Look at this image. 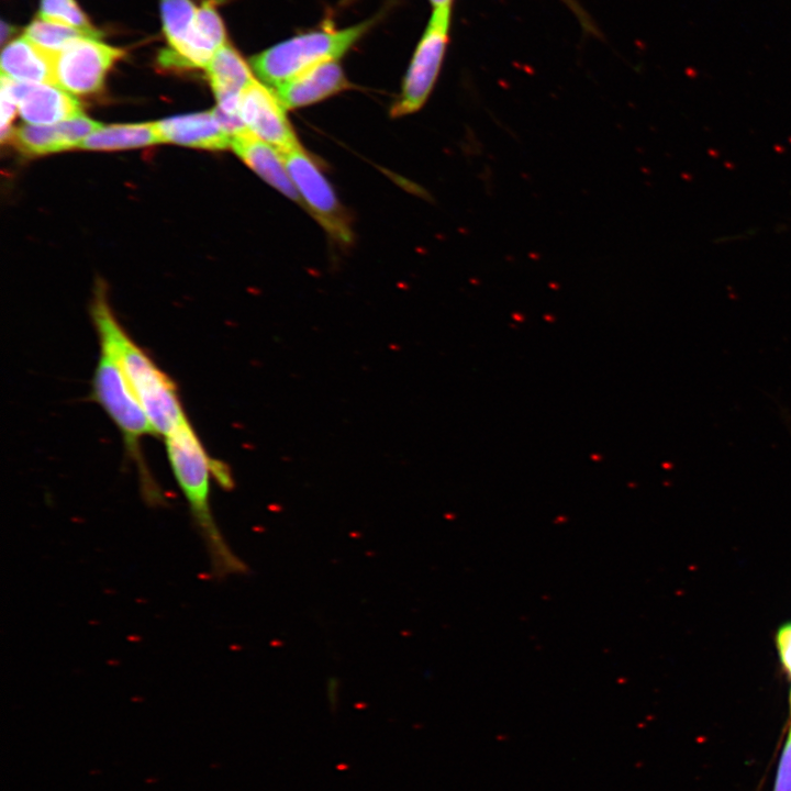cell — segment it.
<instances>
[{"mask_svg": "<svg viewBox=\"0 0 791 791\" xmlns=\"http://www.w3.org/2000/svg\"><path fill=\"white\" fill-rule=\"evenodd\" d=\"M90 315L99 339L107 342L115 353L156 434L165 437L187 421L176 383L124 330L100 285L94 292Z\"/></svg>", "mask_w": 791, "mask_h": 791, "instance_id": "1", "label": "cell"}, {"mask_svg": "<svg viewBox=\"0 0 791 791\" xmlns=\"http://www.w3.org/2000/svg\"><path fill=\"white\" fill-rule=\"evenodd\" d=\"M168 461L181 489L194 522L210 555L216 575L238 571L242 564L223 541L211 514L209 504L210 477L230 487L232 481L222 466L212 464L189 420L165 436Z\"/></svg>", "mask_w": 791, "mask_h": 791, "instance_id": "2", "label": "cell"}, {"mask_svg": "<svg viewBox=\"0 0 791 791\" xmlns=\"http://www.w3.org/2000/svg\"><path fill=\"white\" fill-rule=\"evenodd\" d=\"M100 353L91 381V399L109 415L121 432L125 448L137 461L142 493L149 504L164 502L161 492L147 472L140 441L157 435L135 396L122 366L110 345L99 339Z\"/></svg>", "mask_w": 791, "mask_h": 791, "instance_id": "3", "label": "cell"}, {"mask_svg": "<svg viewBox=\"0 0 791 791\" xmlns=\"http://www.w3.org/2000/svg\"><path fill=\"white\" fill-rule=\"evenodd\" d=\"M371 22L344 30H323L294 36L253 56L258 78L275 88L322 63L336 60L368 30Z\"/></svg>", "mask_w": 791, "mask_h": 791, "instance_id": "4", "label": "cell"}, {"mask_svg": "<svg viewBox=\"0 0 791 791\" xmlns=\"http://www.w3.org/2000/svg\"><path fill=\"white\" fill-rule=\"evenodd\" d=\"M287 170L308 210L337 242L353 238L349 218L315 160L301 147L282 154Z\"/></svg>", "mask_w": 791, "mask_h": 791, "instance_id": "5", "label": "cell"}, {"mask_svg": "<svg viewBox=\"0 0 791 791\" xmlns=\"http://www.w3.org/2000/svg\"><path fill=\"white\" fill-rule=\"evenodd\" d=\"M450 9L434 10L405 75L402 91L391 108L392 116L416 112L427 100L445 54Z\"/></svg>", "mask_w": 791, "mask_h": 791, "instance_id": "6", "label": "cell"}, {"mask_svg": "<svg viewBox=\"0 0 791 791\" xmlns=\"http://www.w3.org/2000/svg\"><path fill=\"white\" fill-rule=\"evenodd\" d=\"M124 55L121 48L94 37L75 40L54 55L55 85L73 96H86L103 88L107 74Z\"/></svg>", "mask_w": 791, "mask_h": 791, "instance_id": "7", "label": "cell"}, {"mask_svg": "<svg viewBox=\"0 0 791 791\" xmlns=\"http://www.w3.org/2000/svg\"><path fill=\"white\" fill-rule=\"evenodd\" d=\"M285 110L276 92L256 79L242 93L239 115L246 130L281 154L300 146Z\"/></svg>", "mask_w": 791, "mask_h": 791, "instance_id": "8", "label": "cell"}, {"mask_svg": "<svg viewBox=\"0 0 791 791\" xmlns=\"http://www.w3.org/2000/svg\"><path fill=\"white\" fill-rule=\"evenodd\" d=\"M8 80L18 102V111L29 124H56L82 114L73 94L55 85Z\"/></svg>", "mask_w": 791, "mask_h": 791, "instance_id": "9", "label": "cell"}, {"mask_svg": "<svg viewBox=\"0 0 791 791\" xmlns=\"http://www.w3.org/2000/svg\"><path fill=\"white\" fill-rule=\"evenodd\" d=\"M102 124L83 114L56 124H24L12 129L9 141L26 155H44L80 147Z\"/></svg>", "mask_w": 791, "mask_h": 791, "instance_id": "10", "label": "cell"}, {"mask_svg": "<svg viewBox=\"0 0 791 791\" xmlns=\"http://www.w3.org/2000/svg\"><path fill=\"white\" fill-rule=\"evenodd\" d=\"M350 87L341 65L331 60L316 65L275 88L286 109H298L319 102Z\"/></svg>", "mask_w": 791, "mask_h": 791, "instance_id": "11", "label": "cell"}, {"mask_svg": "<svg viewBox=\"0 0 791 791\" xmlns=\"http://www.w3.org/2000/svg\"><path fill=\"white\" fill-rule=\"evenodd\" d=\"M211 88L223 114L239 115L243 91L255 79L249 66L230 44L222 46L205 68Z\"/></svg>", "mask_w": 791, "mask_h": 791, "instance_id": "12", "label": "cell"}, {"mask_svg": "<svg viewBox=\"0 0 791 791\" xmlns=\"http://www.w3.org/2000/svg\"><path fill=\"white\" fill-rule=\"evenodd\" d=\"M231 147L268 185L294 202L303 204L278 149L248 131L234 135Z\"/></svg>", "mask_w": 791, "mask_h": 791, "instance_id": "13", "label": "cell"}, {"mask_svg": "<svg viewBox=\"0 0 791 791\" xmlns=\"http://www.w3.org/2000/svg\"><path fill=\"white\" fill-rule=\"evenodd\" d=\"M156 126L163 142L203 149H225L232 142L214 109L165 119L156 122Z\"/></svg>", "mask_w": 791, "mask_h": 791, "instance_id": "14", "label": "cell"}, {"mask_svg": "<svg viewBox=\"0 0 791 791\" xmlns=\"http://www.w3.org/2000/svg\"><path fill=\"white\" fill-rule=\"evenodd\" d=\"M1 73L14 81L55 85L54 55L23 35L2 49Z\"/></svg>", "mask_w": 791, "mask_h": 791, "instance_id": "15", "label": "cell"}, {"mask_svg": "<svg viewBox=\"0 0 791 791\" xmlns=\"http://www.w3.org/2000/svg\"><path fill=\"white\" fill-rule=\"evenodd\" d=\"M156 123L114 124L101 126L81 143V148L113 151L161 143Z\"/></svg>", "mask_w": 791, "mask_h": 791, "instance_id": "16", "label": "cell"}, {"mask_svg": "<svg viewBox=\"0 0 791 791\" xmlns=\"http://www.w3.org/2000/svg\"><path fill=\"white\" fill-rule=\"evenodd\" d=\"M24 36L42 49L55 55L75 40L81 37L99 38L100 34L86 32L37 16L26 26Z\"/></svg>", "mask_w": 791, "mask_h": 791, "instance_id": "17", "label": "cell"}, {"mask_svg": "<svg viewBox=\"0 0 791 791\" xmlns=\"http://www.w3.org/2000/svg\"><path fill=\"white\" fill-rule=\"evenodd\" d=\"M159 8L168 47L175 48L192 32L198 8L191 0H159Z\"/></svg>", "mask_w": 791, "mask_h": 791, "instance_id": "18", "label": "cell"}, {"mask_svg": "<svg viewBox=\"0 0 791 791\" xmlns=\"http://www.w3.org/2000/svg\"><path fill=\"white\" fill-rule=\"evenodd\" d=\"M38 18L100 34L76 0H41Z\"/></svg>", "mask_w": 791, "mask_h": 791, "instance_id": "19", "label": "cell"}, {"mask_svg": "<svg viewBox=\"0 0 791 791\" xmlns=\"http://www.w3.org/2000/svg\"><path fill=\"white\" fill-rule=\"evenodd\" d=\"M194 27L218 48L227 43L223 21L211 1H204L198 8Z\"/></svg>", "mask_w": 791, "mask_h": 791, "instance_id": "20", "label": "cell"}, {"mask_svg": "<svg viewBox=\"0 0 791 791\" xmlns=\"http://www.w3.org/2000/svg\"><path fill=\"white\" fill-rule=\"evenodd\" d=\"M18 111V102L11 91L9 80L1 77V140L4 142L9 138L12 129L11 122Z\"/></svg>", "mask_w": 791, "mask_h": 791, "instance_id": "21", "label": "cell"}, {"mask_svg": "<svg viewBox=\"0 0 791 791\" xmlns=\"http://www.w3.org/2000/svg\"><path fill=\"white\" fill-rule=\"evenodd\" d=\"M772 791H791V722L777 766Z\"/></svg>", "mask_w": 791, "mask_h": 791, "instance_id": "22", "label": "cell"}, {"mask_svg": "<svg viewBox=\"0 0 791 791\" xmlns=\"http://www.w3.org/2000/svg\"><path fill=\"white\" fill-rule=\"evenodd\" d=\"M776 647L783 669L791 679V623L782 625L776 634ZM791 714V689H790Z\"/></svg>", "mask_w": 791, "mask_h": 791, "instance_id": "23", "label": "cell"}, {"mask_svg": "<svg viewBox=\"0 0 791 791\" xmlns=\"http://www.w3.org/2000/svg\"><path fill=\"white\" fill-rule=\"evenodd\" d=\"M14 32V27L2 22L1 25V42L4 43L7 38H9Z\"/></svg>", "mask_w": 791, "mask_h": 791, "instance_id": "24", "label": "cell"}, {"mask_svg": "<svg viewBox=\"0 0 791 791\" xmlns=\"http://www.w3.org/2000/svg\"><path fill=\"white\" fill-rule=\"evenodd\" d=\"M434 10L436 9H450L453 0H430Z\"/></svg>", "mask_w": 791, "mask_h": 791, "instance_id": "25", "label": "cell"}]
</instances>
